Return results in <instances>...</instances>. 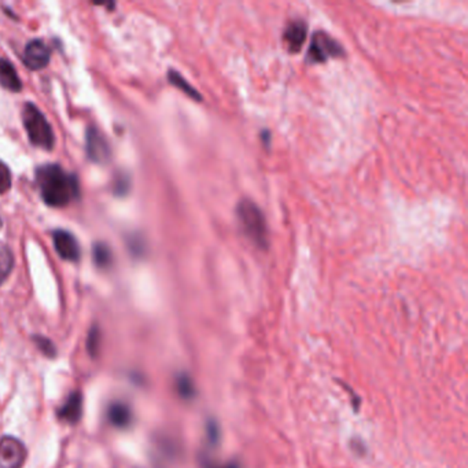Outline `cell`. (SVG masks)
<instances>
[{"label": "cell", "instance_id": "14", "mask_svg": "<svg viewBox=\"0 0 468 468\" xmlns=\"http://www.w3.org/2000/svg\"><path fill=\"white\" fill-rule=\"evenodd\" d=\"M92 256H94V261L99 268H108L112 264L113 256H112V250L106 243H96L94 246L92 250Z\"/></svg>", "mask_w": 468, "mask_h": 468}, {"label": "cell", "instance_id": "7", "mask_svg": "<svg viewBox=\"0 0 468 468\" xmlns=\"http://www.w3.org/2000/svg\"><path fill=\"white\" fill-rule=\"evenodd\" d=\"M85 146L88 158L96 163H106L110 159V147L101 131L91 125L85 134Z\"/></svg>", "mask_w": 468, "mask_h": 468}, {"label": "cell", "instance_id": "22", "mask_svg": "<svg viewBox=\"0 0 468 468\" xmlns=\"http://www.w3.org/2000/svg\"><path fill=\"white\" fill-rule=\"evenodd\" d=\"M1 224H3V221H1V218H0V227H1Z\"/></svg>", "mask_w": 468, "mask_h": 468}, {"label": "cell", "instance_id": "18", "mask_svg": "<svg viewBox=\"0 0 468 468\" xmlns=\"http://www.w3.org/2000/svg\"><path fill=\"white\" fill-rule=\"evenodd\" d=\"M33 342H34L36 346L41 350L43 354H45V356L50 357V358L55 357V354H57V347H55V345H54L48 338L41 336V335H34V336H33Z\"/></svg>", "mask_w": 468, "mask_h": 468}, {"label": "cell", "instance_id": "17", "mask_svg": "<svg viewBox=\"0 0 468 468\" xmlns=\"http://www.w3.org/2000/svg\"><path fill=\"white\" fill-rule=\"evenodd\" d=\"M99 346H101V331L96 325H94L90 332H88V339H87V349L91 357H96L99 353Z\"/></svg>", "mask_w": 468, "mask_h": 468}, {"label": "cell", "instance_id": "2", "mask_svg": "<svg viewBox=\"0 0 468 468\" xmlns=\"http://www.w3.org/2000/svg\"><path fill=\"white\" fill-rule=\"evenodd\" d=\"M236 216L245 235L258 249H268L269 234L265 216L250 199H243L236 206Z\"/></svg>", "mask_w": 468, "mask_h": 468}, {"label": "cell", "instance_id": "13", "mask_svg": "<svg viewBox=\"0 0 468 468\" xmlns=\"http://www.w3.org/2000/svg\"><path fill=\"white\" fill-rule=\"evenodd\" d=\"M167 80H169L170 84H173L176 88L183 91L190 98H194L195 101H201V95L195 91V88L191 84H188L187 80L180 73H177L176 70H169L167 72Z\"/></svg>", "mask_w": 468, "mask_h": 468}, {"label": "cell", "instance_id": "9", "mask_svg": "<svg viewBox=\"0 0 468 468\" xmlns=\"http://www.w3.org/2000/svg\"><path fill=\"white\" fill-rule=\"evenodd\" d=\"M57 416L59 420L66 422L69 425H77L83 416V394L76 390L72 391L65 404L57 411Z\"/></svg>", "mask_w": 468, "mask_h": 468}, {"label": "cell", "instance_id": "8", "mask_svg": "<svg viewBox=\"0 0 468 468\" xmlns=\"http://www.w3.org/2000/svg\"><path fill=\"white\" fill-rule=\"evenodd\" d=\"M54 247L62 260L77 263L80 260V245L73 234L65 230H57L52 232Z\"/></svg>", "mask_w": 468, "mask_h": 468}, {"label": "cell", "instance_id": "6", "mask_svg": "<svg viewBox=\"0 0 468 468\" xmlns=\"http://www.w3.org/2000/svg\"><path fill=\"white\" fill-rule=\"evenodd\" d=\"M50 58H51V51L48 45L43 40L34 39L26 44L23 50L22 61L28 69L41 70L50 63Z\"/></svg>", "mask_w": 468, "mask_h": 468}, {"label": "cell", "instance_id": "5", "mask_svg": "<svg viewBox=\"0 0 468 468\" xmlns=\"http://www.w3.org/2000/svg\"><path fill=\"white\" fill-rule=\"evenodd\" d=\"M25 460V445L12 436H4L0 440V468H22Z\"/></svg>", "mask_w": 468, "mask_h": 468}, {"label": "cell", "instance_id": "4", "mask_svg": "<svg viewBox=\"0 0 468 468\" xmlns=\"http://www.w3.org/2000/svg\"><path fill=\"white\" fill-rule=\"evenodd\" d=\"M343 55L342 45L325 32H316L308 51V58L313 63L324 62L329 58H336Z\"/></svg>", "mask_w": 468, "mask_h": 468}, {"label": "cell", "instance_id": "1", "mask_svg": "<svg viewBox=\"0 0 468 468\" xmlns=\"http://www.w3.org/2000/svg\"><path fill=\"white\" fill-rule=\"evenodd\" d=\"M36 183L43 201L52 207H65L80 196L79 180L57 163L41 165L36 169Z\"/></svg>", "mask_w": 468, "mask_h": 468}, {"label": "cell", "instance_id": "21", "mask_svg": "<svg viewBox=\"0 0 468 468\" xmlns=\"http://www.w3.org/2000/svg\"><path fill=\"white\" fill-rule=\"evenodd\" d=\"M202 467L203 468H239L235 463H231V465H225V466H216V465H213V463H210V462H207V460H203V463H202Z\"/></svg>", "mask_w": 468, "mask_h": 468}, {"label": "cell", "instance_id": "19", "mask_svg": "<svg viewBox=\"0 0 468 468\" xmlns=\"http://www.w3.org/2000/svg\"><path fill=\"white\" fill-rule=\"evenodd\" d=\"M131 188V179L128 174H124V173H120L117 174L116 177V181H114V194L116 195H125Z\"/></svg>", "mask_w": 468, "mask_h": 468}, {"label": "cell", "instance_id": "20", "mask_svg": "<svg viewBox=\"0 0 468 468\" xmlns=\"http://www.w3.org/2000/svg\"><path fill=\"white\" fill-rule=\"evenodd\" d=\"M11 188V172L8 166L0 161V194L7 192Z\"/></svg>", "mask_w": 468, "mask_h": 468}, {"label": "cell", "instance_id": "10", "mask_svg": "<svg viewBox=\"0 0 468 468\" xmlns=\"http://www.w3.org/2000/svg\"><path fill=\"white\" fill-rule=\"evenodd\" d=\"M307 33H308V28L307 23L304 21H293L287 25L285 34H283V40L289 48V51L292 52H298L307 39Z\"/></svg>", "mask_w": 468, "mask_h": 468}, {"label": "cell", "instance_id": "3", "mask_svg": "<svg viewBox=\"0 0 468 468\" xmlns=\"http://www.w3.org/2000/svg\"><path fill=\"white\" fill-rule=\"evenodd\" d=\"M22 123L26 130L30 143L44 150H52L55 145V136L51 125L48 124L40 109L28 102L22 109Z\"/></svg>", "mask_w": 468, "mask_h": 468}, {"label": "cell", "instance_id": "16", "mask_svg": "<svg viewBox=\"0 0 468 468\" xmlns=\"http://www.w3.org/2000/svg\"><path fill=\"white\" fill-rule=\"evenodd\" d=\"M177 391L184 400H191L194 397L195 389H194V383L190 376L180 375L177 378Z\"/></svg>", "mask_w": 468, "mask_h": 468}, {"label": "cell", "instance_id": "15", "mask_svg": "<svg viewBox=\"0 0 468 468\" xmlns=\"http://www.w3.org/2000/svg\"><path fill=\"white\" fill-rule=\"evenodd\" d=\"M14 268V257L8 247L1 246L0 247V286L4 283V281L8 278Z\"/></svg>", "mask_w": 468, "mask_h": 468}, {"label": "cell", "instance_id": "11", "mask_svg": "<svg viewBox=\"0 0 468 468\" xmlns=\"http://www.w3.org/2000/svg\"><path fill=\"white\" fill-rule=\"evenodd\" d=\"M108 419L112 426L117 429H125L132 423V411L125 403L116 401L110 404L108 409Z\"/></svg>", "mask_w": 468, "mask_h": 468}, {"label": "cell", "instance_id": "12", "mask_svg": "<svg viewBox=\"0 0 468 468\" xmlns=\"http://www.w3.org/2000/svg\"><path fill=\"white\" fill-rule=\"evenodd\" d=\"M0 85L11 92H19L22 90V81L15 68L4 58H0Z\"/></svg>", "mask_w": 468, "mask_h": 468}]
</instances>
